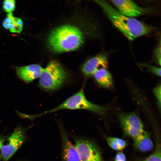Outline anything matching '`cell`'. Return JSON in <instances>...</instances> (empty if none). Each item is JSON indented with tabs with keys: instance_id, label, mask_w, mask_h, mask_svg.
<instances>
[{
	"instance_id": "1",
	"label": "cell",
	"mask_w": 161,
	"mask_h": 161,
	"mask_svg": "<svg viewBox=\"0 0 161 161\" xmlns=\"http://www.w3.org/2000/svg\"><path fill=\"white\" fill-rule=\"evenodd\" d=\"M102 7L104 13L113 25L129 40L151 33L152 28L134 18L125 16L104 0H95Z\"/></svg>"
},
{
	"instance_id": "2",
	"label": "cell",
	"mask_w": 161,
	"mask_h": 161,
	"mask_svg": "<svg viewBox=\"0 0 161 161\" xmlns=\"http://www.w3.org/2000/svg\"><path fill=\"white\" fill-rule=\"evenodd\" d=\"M83 39V34L79 29L66 25L52 30L48 36V43L52 51L61 52L77 49L81 44Z\"/></svg>"
},
{
	"instance_id": "3",
	"label": "cell",
	"mask_w": 161,
	"mask_h": 161,
	"mask_svg": "<svg viewBox=\"0 0 161 161\" xmlns=\"http://www.w3.org/2000/svg\"><path fill=\"white\" fill-rule=\"evenodd\" d=\"M67 73L58 62L52 60L49 62L39 77V84L42 88L53 90L60 87L65 81Z\"/></svg>"
},
{
	"instance_id": "4",
	"label": "cell",
	"mask_w": 161,
	"mask_h": 161,
	"mask_svg": "<svg viewBox=\"0 0 161 161\" xmlns=\"http://www.w3.org/2000/svg\"><path fill=\"white\" fill-rule=\"evenodd\" d=\"M64 109H83L98 114L103 113L106 110L104 107L88 100L85 96L83 89H81L69 97L58 106L45 113H51Z\"/></svg>"
},
{
	"instance_id": "5",
	"label": "cell",
	"mask_w": 161,
	"mask_h": 161,
	"mask_svg": "<svg viewBox=\"0 0 161 161\" xmlns=\"http://www.w3.org/2000/svg\"><path fill=\"white\" fill-rule=\"evenodd\" d=\"M74 141L80 161H101V152L92 142L80 137L75 138Z\"/></svg>"
},
{
	"instance_id": "6",
	"label": "cell",
	"mask_w": 161,
	"mask_h": 161,
	"mask_svg": "<svg viewBox=\"0 0 161 161\" xmlns=\"http://www.w3.org/2000/svg\"><path fill=\"white\" fill-rule=\"evenodd\" d=\"M25 131L21 127L15 129L7 138L8 143L2 145L1 148L3 161H7L16 152L26 140Z\"/></svg>"
},
{
	"instance_id": "7",
	"label": "cell",
	"mask_w": 161,
	"mask_h": 161,
	"mask_svg": "<svg viewBox=\"0 0 161 161\" xmlns=\"http://www.w3.org/2000/svg\"><path fill=\"white\" fill-rule=\"evenodd\" d=\"M119 120L125 134L133 138L144 131L141 120L134 113L121 114L119 116Z\"/></svg>"
},
{
	"instance_id": "8",
	"label": "cell",
	"mask_w": 161,
	"mask_h": 161,
	"mask_svg": "<svg viewBox=\"0 0 161 161\" xmlns=\"http://www.w3.org/2000/svg\"><path fill=\"white\" fill-rule=\"evenodd\" d=\"M111 2L121 14L133 18L149 13L150 10L141 7L130 0H111Z\"/></svg>"
},
{
	"instance_id": "9",
	"label": "cell",
	"mask_w": 161,
	"mask_h": 161,
	"mask_svg": "<svg viewBox=\"0 0 161 161\" xmlns=\"http://www.w3.org/2000/svg\"><path fill=\"white\" fill-rule=\"evenodd\" d=\"M59 129L62 142L63 161H80L77 151L69 140L65 130L61 126Z\"/></svg>"
},
{
	"instance_id": "10",
	"label": "cell",
	"mask_w": 161,
	"mask_h": 161,
	"mask_svg": "<svg viewBox=\"0 0 161 161\" xmlns=\"http://www.w3.org/2000/svg\"><path fill=\"white\" fill-rule=\"evenodd\" d=\"M108 64V57L104 54H100L93 57L86 61L82 65V70L86 76H93L94 73L101 68H106Z\"/></svg>"
},
{
	"instance_id": "11",
	"label": "cell",
	"mask_w": 161,
	"mask_h": 161,
	"mask_svg": "<svg viewBox=\"0 0 161 161\" xmlns=\"http://www.w3.org/2000/svg\"><path fill=\"white\" fill-rule=\"evenodd\" d=\"M44 69L39 65L33 64L17 67L16 70L18 77L28 83L39 78Z\"/></svg>"
},
{
	"instance_id": "12",
	"label": "cell",
	"mask_w": 161,
	"mask_h": 161,
	"mask_svg": "<svg viewBox=\"0 0 161 161\" xmlns=\"http://www.w3.org/2000/svg\"><path fill=\"white\" fill-rule=\"evenodd\" d=\"M134 139L135 147L142 151H147L153 148V144L151 139L150 134L144 131Z\"/></svg>"
},
{
	"instance_id": "13",
	"label": "cell",
	"mask_w": 161,
	"mask_h": 161,
	"mask_svg": "<svg viewBox=\"0 0 161 161\" xmlns=\"http://www.w3.org/2000/svg\"><path fill=\"white\" fill-rule=\"evenodd\" d=\"M4 27L12 32L20 33L22 30L23 22L20 18L13 16L12 13H8L3 20Z\"/></svg>"
},
{
	"instance_id": "14",
	"label": "cell",
	"mask_w": 161,
	"mask_h": 161,
	"mask_svg": "<svg viewBox=\"0 0 161 161\" xmlns=\"http://www.w3.org/2000/svg\"><path fill=\"white\" fill-rule=\"evenodd\" d=\"M92 76L97 82L102 86L109 88L112 85V76L106 68L99 69L94 73Z\"/></svg>"
},
{
	"instance_id": "15",
	"label": "cell",
	"mask_w": 161,
	"mask_h": 161,
	"mask_svg": "<svg viewBox=\"0 0 161 161\" xmlns=\"http://www.w3.org/2000/svg\"><path fill=\"white\" fill-rule=\"evenodd\" d=\"M106 141L109 145L111 148L117 151L123 150L127 145L125 140L116 137H108L106 139Z\"/></svg>"
},
{
	"instance_id": "16",
	"label": "cell",
	"mask_w": 161,
	"mask_h": 161,
	"mask_svg": "<svg viewBox=\"0 0 161 161\" xmlns=\"http://www.w3.org/2000/svg\"><path fill=\"white\" fill-rule=\"evenodd\" d=\"M143 161H161L160 144H158L154 152Z\"/></svg>"
},
{
	"instance_id": "17",
	"label": "cell",
	"mask_w": 161,
	"mask_h": 161,
	"mask_svg": "<svg viewBox=\"0 0 161 161\" xmlns=\"http://www.w3.org/2000/svg\"><path fill=\"white\" fill-rule=\"evenodd\" d=\"M15 7L16 1L14 0H5L3 1V8L5 11L8 13L13 11Z\"/></svg>"
},
{
	"instance_id": "18",
	"label": "cell",
	"mask_w": 161,
	"mask_h": 161,
	"mask_svg": "<svg viewBox=\"0 0 161 161\" xmlns=\"http://www.w3.org/2000/svg\"><path fill=\"white\" fill-rule=\"evenodd\" d=\"M140 65L147 68L149 70L158 76H161V68L148 64H140Z\"/></svg>"
},
{
	"instance_id": "19",
	"label": "cell",
	"mask_w": 161,
	"mask_h": 161,
	"mask_svg": "<svg viewBox=\"0 0 161 161\" xmlns=\"http://www.w3.org/2000/svg\"><path fill=\"white\" fill-rule=\"evenodd\" d=\"M161 84H158L153 90V91L157 101V105L159 110L161 108Z\"/></svg>"
},
{
	"instance_id": "20",
	"label": "cell",
	"mask_w": 161,
	"mask_h": 161,
	"mask_svg": "<svg viewBox=\"0 0 161 161\" xmlns=\"http://www.w3.org/2000/svg\"><path fill=\"white\" fill-rule=\"evenodd\" d=\"M154 57L156 62L160 65L161 64V41L156 48L154 52Z\"/></svg>"
},
{
	"instance_id": "21",
	"label": "cell",
	"mask_w": 161,
	"mask_h": 161,
	"mask_svg": "<svg viewBox=\"0 0 161 161\" xmlns=\"http://www.w3.org/2000/svg\"><path fill=\"white\" fill-rule=\"evenodd\" d=\"M115 161H126V156L122 152H118L116 155Z\"/></svg>"
},
{
	"instance_id": "22",
	"label": "cell",
	"mask_w": 161,
	"mask_h": 161,
	"mask_svg": "<svg viewBox=\"0 0 161 161\" xmlns=\"http://www.w3.org/2000/svg\"><path fill=\"white\" fill-rule=\"evenodd\" d=\"M5 141V138L4 136H0V149H1L3 143ZM1 156L0 155V160H1Z\"/></svg>"
}]
</instances>
